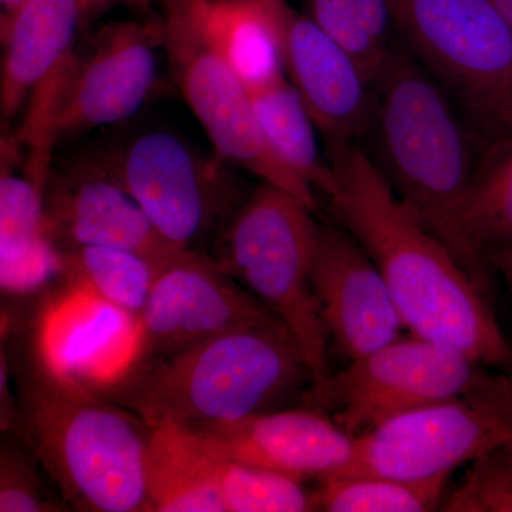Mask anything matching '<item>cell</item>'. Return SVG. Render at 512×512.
Wrapping results in <instances>:
<instances>
[{"label":"cell","instance_id":"6da1fadb","mask_svg":"<svg viewBox=\"0 0 512 512\" xmlns=\"http://www.w3.org/2000/svg\"><path fill=\"white\" fill-rule=\"evenodd\" d=\"M328 157L335 174L328 214L375 261L407 332L512 369V345L488 293L397 197L365 148L349 144Z\"/></svg>","mask_w":512,"mask_h":512},{"label":"cell","instance_id":"7a4b0ae2","mask_svg":"<svg viewBox=\"0 0 512 512\" xmlns=\"http://www.w3.org/2000/svg\"><path fill=\"white\" fill-rule=\"evenodd\" d=\"M8 360L16 412L5 433L32 451L67 507L150 512L144 478L150 427L92 387L53 372L33 339Z\"/></svg>","mask_w":512,"mask_h":512},{"label":"cell","instance_id":"3957f363","mask_svg":"<svg viewBox=\"0 0 512 512\" xmlns=\"http://www.w3.org/2000/svg\"><path fill=\"white\" fill-rule=\"evenodd\" d=\"M312 382L291 332L272 325L224 333L93 390L148 427L197 430L296 406Z\"/></svg>","mask_w":512,"mask_h":512},{"label":"cell","instance_id":"277c9868","mask_svg":"<svg viewBox=\"0 0 512 512\" xmlns=\"http://www.w3.org/2000/svg\"><path fill=\"white\" fill-rule=\"evenodd\" d=\"M460 109L403 42L375 84L367 151L392 190L488 293L468 247L463 208L477 156Z\"/></svg>","mask_w":512,"mask_h":512},{"label":"cell","instance_id":"5b68a950","mask_svg":"<svg viewBox=\"0 0 512 512\" xmlns=\"http://www.w3.org/2000/svg\"><path fill=\"white\" fill-rule=\"evenodd\" d=\"M160 47V18L113 20L77 43L33 90L18 133L30 151L26 171L46 180L62 138L134 116L153 92Z\"/></svg>","mask_w":512,"mask_h":512},{"label":"cell","instance_id":"8992f818","mask_svg":"<svg viewBox=\"0 0 512 512\" xmlns=\"http://www.w3.org/2000/svg\"><path fill=\"white\" fill-rule=\"evenodd\" d=\"M315 214L295 195L261 183L249 192L211 254L288 328L311 369L312 383L332 372L312 279L322 229Z\"/></svg>","mask_w":512,"mask_h":512},{"label":"cell","instance_id":"52a82bcc","mask_svg":"<svg viewBox=\"0 0 512 512\" xmlns=\"http://www.w3.org/2000/svg\"><path fill=\"white\" fill-rule=\"evenodd\" d=\"M161 47L171 73L218 156L288 191L318 214L316 191L274 153L252 109L245 83L218 49L207 0H163Z\"/></svg>","mask_w":512,"mask_h":512},{"label":"cell","instance_id":"ba28073f","mask_svg":"<svg viewBox=\"0 0 512 512\" xmlns=\"http://www.w3.org/2000/svg\"><path fill=\"white\" fill-rule=\"evenodd\" d=\"M140 205L177 251L202 249L220 237L249 195L217 153L205 156L167 131H148L121 146L89 154Z\"/></svg>","mask_w":512,"mask_h":512},{"label":"cell","instance_id":"9c48e42d","mask_svg":"<svg viewBox=\"0 0 512 512\" xmlns=\"http://www.w3.org/2000/svg\"><path fill=\"white\" fill-rule=\"evenodd\" d=\"M461 350L407 332L311 383L296 406L357 437L387 421L467 392L493 372Z\"/></svg>","mask_w":512,"mask_h":512},{"label":"cell","instance_id":"30bf717a","mask_svg":"<svg viewBox=\"0 0 512 512\" xmlns=\"http://www.w3.org/2000/svg\"><path fill=\"white\" fill-rule=\"evenodd\" d=\"M511 441L512 369H494L467 392L357 437L352 460L335 477L451 476Z\"/></svg>","mask_w":512,"mask_h":512},{"label":"cell","instance_id":"8fae6325","mask_svg":"<svg viewBox=\"0 0 512 512\" xmlns=\"http://www.w3.org/2000/svg\"><path fill=\"white\" fill-rule=\"evenodd\" d=\"M403 45L487 134L512 92V28L490 0H390Z\"/></svg>","mask_w":512,"mask_h":512},{"label":"cell","instance_id":"7c38bea8","mask_svg":"<svg viewBox=\"0 0 512 512\" xmlns=\"http://www.w3.org/2000/svg\"><path fill=\"white\" fill-rule=\"evenodd\" d=\"M138 325L137 353L130 369L234 330L284 323L211 252L185 249L161 269L138 313Z\"/></svg>","mask_w":512,"mask_h":512},{"label":"cell","instance_id":"4fadbf2b","mask_svg":"<svg viewBox=\"0 0 512 512\" xmlns=\"http://www.w3.org/2000/svg\"><path fill=\"white\" fill-rule=\"evenodd\" d=\"M312 279L330 349L346 363L407 332L382 272L339 225H322Z\"/></svg>","mask_w":512,"mask_h":512},{"label":"cell","instance_id":"5bb4252c","mask_svg":"<svg viewBox=\"0 0 512 512\" xmlns=\"http://www.w3.org/2000/svg\"><path fill=\"white\" fill-rule=\"evenodd\" d=\"M43 202L47 237L59 252L121 248L158 262L180 252L158 234L126 188L90 156L50 170Z\"/></svg>","mask_w":512,"mask_h":512},{"label":"cell","instance_id":"9a60e30c","mask_svg":"<svg viewBox=\"0 0 512 512\" xmlns=\"http://www.w3.org/2000/svg\"><path fill=\"white\" fill-rule=\"evenodd\" d=\"M285 72L311 114L328 151L366 138L375 87L356 60L309 15L278 3Z\"/></svg>","mask_w":512,"mask_h":512},{"label":"cell","instance_id":"2e32d148","mask_svg":"<svg viewBox=\"0 0 512 512\" xmlns=\"http://www.w3.org/2000/svg\"><path fill=\"white\" fill-rule=\"evenodd\" d=\"M37 319V353L53 372L84 386H107L133 365L138 315L79 286L63 285Z\"/></svg>","mask_w":512,"mask_h":512},{"label":"cell","instance_id":"e0dca14e","mask_svg":"<svg viewBox=\"0 0 512 512\" xmlns=\"http://www.w3.org/2000/svg\"><path fill=\"white\" fill-rule=\"evenodd\" d=\"M191 431L222 456L301 481L338 476L356 446L328 416L298 406Z\"/></svg>","mask_w":512,"mask_h":512},{"label":"cell","instance_id":"ac0fdd59","mask_svg":"<svg viewBox=\"0 0 512 512\" xmlns=\"http://www.w3.org/2000/svg\"><path fill=\"white\" fill-rule=\"evenodd\" d=\"M163 0H29L15 16L0 20L3 57L0 73L2 116L12 119L29 93L73 52L80 37L101 15L128 8L153 15Z\"/></svg>","mask_w":512,"mask_h":512},{"label":"cell","instance_id":"d6986e66","mask_svg":"<svg viewBox=\"0 0 512 512\" xmlns=\"http://www.w3.org/2000/svg\"><path fill=\"white\" fill-rule=\"evenodd\" d=\"M43 191L32 175L2 168L0 286L6 295L29 296L60 278L62 258L47 237Z\"/></svg>","mask_w":512,"mask_h":512},{"label":"cell","instance_id":"ffe728a7","mask_svg":"<svg viewBox=\"0 0 512 512\" xmlns=\"http://www.w3.org/2000/svg\"><path fill=\"white\" fill-rule=\"evenodd\" d=\"M144 478L150 512H227L214 451L194 431L173 424L150 427Z\"/></svg>","mask_w":512,"mask_h":512},{"label":"cell","instance_id":"44dd1931","mask_svg":"<svg viewBox=\"0 0 512 512\" xmlns=\"http://www.w3.org/2000/svg\"><path fill=\"white\" fill-rule=\"evenodd\" d=\"M279 2L207 0L212 37L247 87L285 76Z\"/></svg>","mask_w":512,"mask_h":512},{"label":"cell","instance_id":"7402d4cb","mask_svg":"<svg viewBox=\"0 0 512 512\" xmlns=\"http://www.w3.org/2000/svg\"><path fill=\"white\" fill-rule=\"evenodd\" d=\"M256 121L279 160L313 190L329 195L335 174L320 154L311 114L286 76L247 87Z\"/></svg>","mask_w":512,"mask_h":512},{"label":"cell","instance_id":"603a6c76","mask_svg":"<svg viewBox=\"0 0 512 512\" xmlns=\"http://www.w3.org/2000/svg\"><path fill=\"white\" fill-rule=\"evenodd\" d=\"M491 140L477 158L463 208L468 247L485 271L512 252V131Z\"/></svg>","mask_w":512,"mask_h":512},{"label":"cell","instance_id":"cb8c5ba5","mask_svg":"<svg viewBox=\"0 0 512 512\" xmlns=\"http://www.w3.org/2000/svg\"><path fill=\"white\" fill-rule=\"evenodd\" d=\"M308 15L359 64L375 87L402 40L390 0H308Z\"/></svg>","mask_w":512,"mask_h":512},{"label":"cell","instance_id":"d4e9b609","mask_svg":"<svg viewBox=\"0 0 512 512\" xmlns=\"http://www.w3.org/2000/svg\"><path fill=\"white\" fill-rule=\"evenodd\" d=\"M63 285L79 286L104 301L138 315L167 262L138 252L110 247H83L60 252Z\"/></svg>","mask_w":512,"mask_h":512},{"label":"cell","instance_id":"484cf974","mask_svg":"<svg viewBox=\"0 0 512 512\" xmlns=\"http://www.w3.org/2000/svg\"><path fill=\"white\" fill-rule=\"evenodd\" d=\"M451 476L421 480L384 476L323 478L311 490L313 511L429 512L443 508Z\"/></svg>","mask_w":512,"mask_h":512},{"label":"cell","instance_id":"4316f807","mask_svg":"<svg viewBox=\"0 0 512 512\" xmlns=\"http://www.w3.org/2000/svg\"><path fill=\"white\" fill-rule=\"evenodd\" d=\"M210 447L214 451L215 477L225 511H313L311 491L303 487V481L266 468L239 463L222 456L211 444Z\"/></svg>","mask_w":512,"mask_h":512},{"label":"cell","instance_id":"83f0119b","mask_svg":"<svg viewBox=\"0 0 512 512\" xmlns=\"http://www.w3.org/2000/svg\"><path fill=\"white\" fill-rule=\"evenodd\" d=\"M46 476L32 451L13 434H3L0 446V512H50L69 510L46 487Z\"/></svg>","mask_w":512,"mask_h":512},{"label":"cell","instance_id":"f1b7e54d","mask_svg":"<svg viewBox=\"0 0 512 512\" xmlns=\"http://www.w3.org/2000/svg\"><path fill=\"white\" fill-rule=\"evenodd\" d=\"M441 511L512 512V441L468 464Z\"/></svg>","mask_w":512,"mask_h":512},{"label":"cell","instance_id":"f546056e","mask_svg":"<svg viewBox=\"0 0 512 512\" xmlns=\"http://www.w3.org/2000/svg\"><path fill=\"white\" fill-rule=\"evenodd\" d=\"M510 131H512V92L491 124L487 136H500V134L510 133Z\"/></svg>","mask_w":512,"mask_h":512},{"label":"cell","instance_id":"4dcf8cb0","mask_svg":"<svg viewBox=\"0 0 512 512\" xmlns=\"http://www.w3.org/2000/svg\"><path fill=\"white\" fill-rule=\"evenodd\" d=\"M29 0H0L2 3V18L0 20H8L15 16Z\"/></svg>","mask_w":512,"mask_h":512},{"label":"cell","instance_id":"1f68e13d","mask_svg":"<svg viewBox=\"0 0 512 512\" xmlns=\"http://www.w3.org/2000/svg\"><path fill=\"white\" fill-rule=\"evenodd\" d=\"M490 2L501 13V16L510 23L512 28V0H490Z\"/></svg>","mask_w":512,"mask_h":512},{"label":"cell","instance_id":"d6a6232c","mask_svg":"<svg viewBox=\"0 0 512 512\" xmlns=\"http://www.w3.org/2000/svg\"><path fill=\"white\" fill-rule=\"evenodd\" d=\"M497 268L500 269V271H503L505 279H507V284L510 286V292L512 296V252H510V254L507 256H504V258L498 262Z\"/></svg>","mask_w":512,"mask_h":512}]
</instances>
